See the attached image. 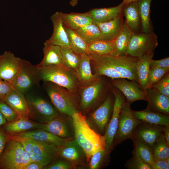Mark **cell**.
<instances>
[{"label":"cell","instance_id":"6da1fadb","mask_svg":"<svg viewBox=\"0 0 169 169\" xmlns=\"http://www.w3.org/2000/svg\"><path fill=\"white\" fill-rule=\"evenodd\" d=\"M95 74L105 76L112 79L124 78L136 82V65L139 58L125 55L89 54Z\"/></svg>","mask_w":169,"mask_h":169},{"label":"cell","instance_id":"7a4b0ae2","mask_svg":"<svg viewBox=\"0 0 169 169\" xmlns=\"http://www.w3.org/2000/svg\"><path fill=\"white\" fill-rule=\"evenodd\" d=\"M74 130V138L82 148L86 156L87 163L96 152L105 150L104 136L96 132L89 125L86 117L80 111L72 115Z\"/></svg>","mask_w":169,"mask_h":169},{"label":"cell","instance_id":"3957f363","mask_svg":"<svg viewBox=\"0 0 169 169\" xmlns=\"http://www.w3.org/2000/svg\"><path fill=\"white\" fill-rule=\"evenodd\" d=\"M10 138L19 142L30 156L33 161L41 163L44 167L59 157L58 147L17 135H9Z\"/></svg>","mask_w":169,"mask_h":169},{"label":"cell","instance_id":"277c9868","mask_svg":"<svg viewBox=\"0 0 169 169\" xmlns=\"http://www.w3.org/2000/svg\"><path fill=\"white\" fill-rule=\"evenodd\" d=\"M41 80L63 87L73 94L79 86L78 74L64 66H52L39 68Z\"/></svg>","mask_w":169,"mask_h":169},{"label":"cell","instance_id":"5b68a950","mask_svg":"<svg viewBox=\"0 0 169 169\" xmlns=\"http://www.w3.org/2000/svg\"><path fill=\"white\" fill-rule=\"evenodd\" d=\"M131 104L126 101L122 105L119 116L118 128L113 140V149L125 140H131L137 127L142 122L133 115L131 107Z\"/></svg>","mask_w":169,"mask_h":169},{"label":"cell","instance_id":"8992f818","mask_svg":"<svg viewBox=\"0 0 169 169\" xmlns=\"http://www.w3.org/2000/svg\"><path fill=\"white\" fill-rule=\"evenodd\" d=\"M46 91L52 103L61 113L71 117L79 111L73 94L65 88L49 82Z\"/></svg>","mask_w":169,"mask_h":169},{"label":"cell","instance_id":"52a82bcc","mask_svg":"<svg viewBox=\"0 0 169 169\" xmlns=\"http://www.w3.org/2000/svg\"><path fill=\"white\" fill-rule=\"evenodd\" d=\"M158 45V38L153 32L133 33L126 55L141 58L152 53Z\"/></svg>","mask_w":169,"mask_h":169},{"label":"cell","instance_id":"ba28073f","mask_svg":"<svg viewBox=\"0 0 169 169\" xmlns=\"http://www.w3.org/2000/svg\"><path fill=\"white\" fill-rule=\"evenodd\" d=\"M105 82L100 77L93 83L82 88L80 93V107L84 111H87L92 107L100 105L108 95Z\"/></svg>","mask_w":169,"mask_h":169},{"label":"cell","instance_id":"9c48e42d","mask_svg":"<svg viewBox=\"0 0 169 169\" xmlns=\"http://www.w3.org/2000/svg\"><path fill=\"white\" fill-rule=\"evenodd\" d=\"M30 110L29 119L36 122L44 124L58 116L59 114L48 102L38 96H26Z\"/></svg>","mask_w":169,"mask_h":169},{"label":"cell","instance_id":"30bf717a","mask_svg":"<svg viewBox=\"0 0 169 169\" xmlns=\"http://www.w3.org/2000/svg\"><path fill=\"white\" fill-rule=\"evenodd\" d=\"M39 69L37 65L23 59L20 69L11 84L16 90L24 94L41 80Z\"/></svg>","mask_w":169,"mask_h":169},{"label":"cell","instance_id":"8fae6325","mask_svg":"<svg viewBox=\"0 0 169 169\" xmlns=\"http://www.w3.org/2000/svg\"><path fill=\"white\" fill-rule=\"evenodd\" d=\"M115 97L109 94L104 102L92 113L87 122L96 132L104 136L106 127L111 118Z\"/></svg>","mask_w":169,"mask_h":169},{"label":"cell","instance_id":"7c38bea8","mask_svg":"<svg viewBox=\"0 0 169 169\" xmlns=\"http://www.w3.org/2000/svg\"><path fill=\"white\" fill-rule=\"evenodd\" d=\"M113 87L112 92L114 96L115 100L112 114L104 135L105 141V150L109 153H110L113 150V140L118 127L119 114L123 104L126 101L123 94Z\"/></svg>","mask_w":169,"mask_h":169},{"label":"cell","instance_id":"4fadbf2b","mask_svg":"<svg viewBox=\"0 0 169 169\" xmlns=\"http://www.w3.org/2000/svg\"><path fill=\"white\" fill-rule=\"evenodd\" d=\"M24 149L21 143L8 136L0 156V169H20Z\"/></svg>","mask_w":169,"mask_h":169},{"label":"cell","instance_id":"5bb4252c","mask_svg":"<svg viewBox=\"0 0 169 169\" xmlns=\"http://www.w3.org/2000/svg\"><path fill=\"white\" fill-rule=\"evenodd\" d=\"M41 129L61 138H74V130L72 117L59 114L48 122L43 124Z\"/></svg>","mask_w":169,"mask_h":169},{"label":"cell","instance_id":"9a60e30c","mask_svg":"<svg viewBox=\"0 0 169 169\" xmlns=\"http://www.w3.org/2000/svg\"><path fill=\"white\" fill-rule=\"evenodd\" d=\"M59 156L70 162L74 168L87 163L85 152L74 138L58 147Z\"/></svg>","mask_w":169,"mask_h":169},{"label":"cell","instance_id":"2e32d148","mask_svg":"<svg viewBox=\"0 0 169 169\" xmlns=\"http://www.w3.org/2000/svg\"><path fill=\"white\" fill-rule=\"evenodd\" d=\"M111 84L123 94L128 102L132 103L139 100L147 101L145 91L141 89L136 82L120 78L112 79Z\"/></svg>","mask_w":169,"mask_h":169},{"label":"cell","instance_id":"e0dca14e","mask_svg":"<svg viewBox=\"0 0 169 169\" xmlns=\"http://www.w3.org/2000/svg\"><path fill=\"white\" fill-rule=\"evenodd\" d=\"M23 60L10 51L4 52L0 55V78L11 83L20 69Z\"/></svg>","mask_w":169,"mask_h":169},{"label":"cell","instance_id":"ac0fdd59","mask_svg":"<svg viewBox=\"0 0 169 169\" xmlns=\"http://www.w3.org/2000/svg\"><path fill=\"white\" fill-rule=\"evenodd\" d=\"M163 126L142 121L137 127L134 136L140 139L152 149L156 141L163 133Z\"/></svg>","mask_w":169,"mask_h":169},{"label":"cell","instance_id":"d6986e66","mask_svg":"<svg viewBox=\"0 0 169 169\" xmlns=\"http://www.w3.org/2000/svg\"><path fill=\"white\" fill-rule=\"evenodd\" d=\"M61 12H56L50 17L53 30L52 35L47 40L49 44L61 47H70L68 35L63 23Z\"/></svg>","mask_w":169,"mask_h":169},{"label":"cell","instance_id":"ffe728a7","mask_svg":"<svg viewBox=\"0 0 169 169\" xmlns=\"http://www.w3.org/2000/svg\"><path fill=\"white\" fill-rule=\"evenodd\" d=\"M145 92L148 102L146 108L153 111L169 115V96L152 87L146 89Z\"/></svg>","mask_w":169,"mask_h":169},{"label":"cell","instance_id":"44dd1931","mask_svg":"<svg viewBox=\"0 0 169 169\" xmlns=\"http://www.w3.org/2000/svg\"><path fill=\"white\" fill-rule=\"evenodd\" d=\"M3 100L13 108L19 118H29V109L24 94L14 89L7 95Z\"/></svg>","mask_w":169,"mask_h":169},{"label":"cell","instance_id":"7402d4cb","mask_svg":"<svg viewBox=\"0 0 169 169\" xmlns=\"http://www.w3.org/2000/svg\"><path fill=\"white\" fill-rule=\"evenodd\" d=\"M43 52V58L37 65L39 68L64 66L60 47L50 44L46 40L44 43Z\"/></svg>","mask_w":169,"mask_h":169},{"label":"cell","instance_id":"603a6c76","mask_svg":"<svg viewBox=\"0 0 169 169\" xmlns=\"http://www.w3.org/2000/svg\"><path fill=\"white\" fill-rule=\"evenodd\" d=\"M43 124L33 121L28 118H18L9 122H7L1 127L8 135L18 134L32 130L41 129Z\"/></svg>","mask_w":169,"mask_h":169},{"label":"cell","instance_id":"cb8c5ba5","mask_svg":"<svg viewBox=\"0 0 169 169\" xmlns=\"http://www.w3.org/2000/svg\"><path fill=\"white\" fill-rule=\"evenodd\" d=\"M29 138L58 147L64 145L68 140L55 135L41 129H37L14 135Z\"/></svg>","mask_w":169,"mask_h":169},{"label":"cell","instance_id":"d4e9b609","mask_svg":"<svg viewBox=\"0 0 169 169\" xmlns=\"http://www.w3.org/2000/svg\"><path fill=\"white\" fill-rule=\"evenodd\" d=\"M124 5L122 2L118 5L109 8H94L87 12L94 23L109 21L116 18L122 13Z\"/></svg>","mask_w":169,"mask_h":169},{"label":"cell","instance_id":"484cf974","mask_svg":"<svg viewBox=\"0 0 169 169\" xmlns=\"http://www.w3.org/2000/svg\"><path fill=\"white\" fill-rule=\"evenodd\" d=\"M80 55V62L77 74L79 81V86L82 88L94 82L100 76L92 74L89 54H83Z\"/></svg>","mask_w":169,"mask_h":169},{"label":"cell","instance_id":"4316f807","mask_svg":"<svg viewBox=\"0 0 169 169\" xmlns=\"http://www.w3.org/2000/svg\"><path fill=\"white\" fill-rule=\"evenodd\" d=\"M122 13L111 20L104 23H94L98 27L100 30V39L112 41L115 38L124 24Z\"/></svg>","mask_w":169,"mask_h":169},{"label":"cell","instance_id":"83f0119b","mask_svg":"<svg viewBox=\"0 0 169 169\" xmlns=\"http://www.w3.org/2000/svg\"><path fill=\"white\" fill-rule=\"evenodd\" d=\"M61 15L64 26L74 30L93 23L92 18L87 12L64 13L61 12Z\"/></svg>","mask_w":169,"mask_h":169},{"label":"cell","instance_id":"f1b7e54d","mask_svg":"<svg viewBox=\"0 0 169 169\" xmlns=\"http://www.w3.org/2000/svg\"><path fill=\"white\" fill-rule=\"evenodd\" d=\"M135 117L142 121L161 125H169V116L164 114L151 111L146 108L141 111L132 110Z\"/></svg>","mask_w":169,"mask_h":169},{"label":"cell","instance_id":"f546056e","mask_svg":"<svg viewBox=\"0 0 169 169\" xmlns=\"http://www.w3.org/2000/svg\"><path fill=\"white\" fill-rule=\"evenodd\" d=\"M122 12L125 18V23L133 33H137L139 29L141 21L136 0L124 6Z\"/></svg>","mask_w":169,"mask_h":169},{"label":"cell","instance_id":"4dcf8cb0","mask_svg":"<svg viewBox=\"0 0 169 169\" xmlns=\"http://www.w3.org/2000/svg\"><path fill=\"white\" fill-rule=\"evenodd\" d=\"M133 33L126 23H124L119 33L113 40L114 48L113 55L120 56L126 55Z\"/></svg>","mask_w":169,"mask_h":169},{"label":"cell","instance_id":"1f68e13d","mask_svg":"<svg viewBox=\"0 0 169 169\" xmlns=\"http://www.w3.org/2000/svg\"><path fill=\"white\" fill-rule=\"evenodd\" d=\"M154 54L152 53L140 58L137 64V83L144 91L147 88L150 64Z\"/></svg>","mask_w":169,"mask_h":169},{"label":"cell","instance_id":"d6a6232c","mask_svg":"<svg viewBox=\"0 0 169 169\" xmlns=\"http://www.w3.org/2000/svg\"><path fill=\"white\" fill-rule=\"evenodd\" d=\"M133 142V156L151 165L154 161L152 150L146 143L134 136L131 139Z\"/></svg>","mask_w":169,"mask_h":169},{"label":"cell","instance_id":"836d02e7","mask_svg":"<svg viewBox=\"0 0 169 169\" xmlns=\"http://www.w3.org/2000/svg\"><path fill=\"white\" fill-rule=\"evenodd\" d=\"M152 0H136L138 7L142 32H152L150 18L151 5Z\"/></svg>","mask_w":169,"mask_h":169},{"label":"cell","instance_id":"e575fe53","mask_svg":"<svg viewBox=\"0 0 169 169\" xmlns=\"http://www.w3.org/2000/svg\"><path fill=\"white\" fill-rule=\"evenodd\" d=\"M64 27L71 48L80 55L83 54L89 55L90 52L86 43L75 30L65 26Z\"/></svg>","mask_w":169,"mask_h":169},{"label":"cell","instance_id":"d590c367","mask_svg":"<svg viewBox=\"0 0 169 169\" xmlns=\"http://www.w3.org/2000/svg\"><path fill=\"white\" fill-rule=\"evenodd\" d=\"M63 65L77 72L80 63V55L70 47H61Z\"/></svg>","mask_w":169,"mask_h":169},{"label":"cell","instance_id":"8d00e7d4","mask_svg":"<svg viewBox=\"0 0 169 169\" xmlns=\"http://www.w3.org/2000/svg\"><path fill=\"white\" fill-rule=\"evenodd\" d=\"M75 31L88 44L100 39V30L98 27L93 23L85 25Z\"/></svg>","mask_w":169,"mask_h":169},{"label":"cell","instance_id":"74e56055","mask_svg":"<svg viewBox=\"0 0 169 169\" xmlns=\"http://www.w3.org/2000/svg\"><path fill=\"white\" fill-rule=\"evenodd\" d=\"M90 52L100 54L113 55L114 44L113 40L98 39L88 44Z\"/></svg>","mask_w":169,"mask_h":169},{"label":"cell","instance_id":"f35d334b","mask_svg":"<svg viewBox=\"0 0 169 169\" xmlns=\"http://www.w3.org/2000/svg\"><path fill=\"white\" fill-rule=\"evenodd\" d=\"M152 150L154 160L166 159L169 157V145L163 133L156 141Z\"/></svg>","mask_w":169,"mask_h":169},{"label":"cell","instance_id":"ab89813d","mask_svg":"<svg viewBox=\"0 0 169 169\" xmlns=\"http://www.w3.org/2000/svg\"><path fill=\"white\" fill-rule=\"evenodd\" d=\"M110 153L102 150L94 153L88 162L89 168L98 169L107 165L110 161Z\"/></svg>","mask_w":169,"mask_h":169},{"label":"cell","instance_id":"60d3db41","mask_svg":"<svg viewBox=\"0 0 169 169\" xmlns=\"http://www.w3.org/2000/svg\"><path fill=\"white\" fill-rule=\"evenodd\" d=\"M169 68H150L148 76L147 88L152 87L169 72Z\"/></svg>","mask_w":169,"mask_h":169},{"label":"cell","instance_id":"b9f144b4","mask_svg":"<svg viewBox=\"0 0 169 169\" xmlns=\"http://www.w3.org/2000/svg\"><path fill=\"white\" fill-rule=\"evenodd\" d=\"M0 112L8 122H11L18 118L14 110L3 100L0 99Z\"/></svg>","mask_w":169,"mask_h":169},{"label":"cell","instance_id":"7bdbcfd3","mask_svg":"<svg viewBox=\"0 0 169 169\" xmlns=\"http://www.w3.org/2000/svg\"><path fill=\"white\" fill-rule=\"evenodd\" d=\"M125 165L128 169H152L150 164L134 156L127 161Z\"/></svg>","mask_w":169,"mask_h":169},{"label":"cell","instance_id":"ee69618b","mask_svg":"<svg viewBox=\"0 0 169 169\" xmlns=\"http://www.w3.org/2000/svg\"><path fill=\"white\" fill-rule=\"evenodd\" d=\"M74 167L68 161L60 157L49 165L44 167L42 169H71Z\"/></svg>","mask_w":169,"mask_h":169},{"label":"cell","instance_id":"f6af8a7d","mask_svg":"<svg viewBox=\"0 0 169 169\" xmlns=\"http://www.w3.org/2000/svg\"><path fill=\"white\" fill-rule=\"evenodd\" d=\"M152 87L156 89L162 94L169 96V73L166 74Z\"/></svg>","mask_w":169,"mask_h":169},{"label":"cell","instance_id":"bcb514c9","mask_svg":"<svg viewBox=\"0 0 169 169\" xmlns=\"http://www.w3.org/2000/svg\"><path fill=\"white\" fill-rule=\"evenodd\" d=\"M14 89L11 83L0 78V99L3 100L7 95Z\"/></svg>","mask_w":169,"mask_h":169},{"label":"cell","instance_id":"7dc6e473","mask_svg":"<svg viewBox=\"0 0 169 169\" xmlns=\"http://www.w3.org/2000/svg\"><path fill=\"white\" fill-rule=\"evenodd\" d=\"M150 68H169V57L165 58L159 60H151L150 64Z\"/></svg>","mask_w":169,"mask_h":169},{"label":"cell","instance_id":"c3c4849f","mask_svg":"<svg viewBox=\"0 0 169 169\" xmlns=\"http://www.w3.org/2000/svg\"><path fill=\"white\" fill-rule=\"evenodd\" d=\"M151 165L152 169H169V157L166 159L154 160Z\"/></svg>","mask_w":169,"mask_h":169},{"label":"cell","instance_id":"681fc988","mask_svg":"<svg viewBox=\"0 0 169 169\" xmlns=\"http://www.w3.org/2000/svg\"><path fill=\"white\" fill-rule=\"evenodd\" d=\"M8 136L0 127V156L2 153L6 142L8 139Z\"/></svg>","mask_w":169,"mask_h":169},{"label":"cell","instance_id":"f907efd6","mask_svg":"<svg viewBox=\"0 0 169 169\" xmlns=\"http://www.w3.org/2000/svg\"><path fill=\"white\" fill-rule=\"evenodd\" d=\"M32 161H33L30 156L24 149L23 152L20 169H23L25 166Z\"/></svg>","mask_w":169,"mask_h":169},{"label":"cell","instance_id":"816d5d0a","mask_svg":"<svg viewBox=\"0 0 169 169\" xmlns=\"http://www.w3.org/2000/svg\"><path fill=\"white\" fill-rule=\"evenodd\" d=\"M44 166L40 163L32 161L25 166L23 169H42Z\"/></svg>","mask_w":169,"mask_h":169},{"label":"cell","instance_id":"f5cc1de1","mask_svg":"<svg viewBox=\"0 0 169 169\" xmlns=\"http://www.w3.org/2000/svg\"><path fill=\"white\" fill-rule=\"evenodd\" d=\"M163 133L167 144L169 145V125L163 126Z\"/></svg>","mask_w":169,"mask_h":169},{"label":"cell","instance_id":"db71d44e","mask_svg":"<svg viewBox=\"0 0 169 169\" xmlns=\"http://www.w3.org/2000/svg\"><path fill=\"white\" fill-rule=\"evenodd\" d=\"M7 122L5 117L0 112V127Z\"/></svg>","mask_w":169,"mask_h":169},{"label":"cell","instance_id":"11a10c76","mask_svg":"<svg viewBox=\"0 0 169 169\" xmlns=\"http://www.w3.org/2000/svg\"><path fill=\"white\" fill-rule=\"evenodd\" d=\"M79 1V0H71L69 4L71 6L74 7L77 4Z\"/></svg>","mask_w":169,"mask_h":169},{"label":"cell","instance_id":"9f6ffc18","mask_svg":"<svg viewBox=\"0 0 169 169\" xmlns=\"http://www.w3.org/2000/svg\"><path fill=\"white\" fill-rule=\"evenodd\" d=\"M136 0H123L122 2V3L123 4L124 6Z\"/></svg>","mask_w":169,"mask_h":169}]
</instances>
